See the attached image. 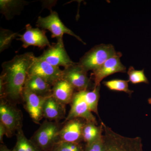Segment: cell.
Masks as SVG:
<instances>
[{
    "label": "cell",
    "mask_w": 151,
    "mask_h": 151,
    "mask_svg": "<svg viewBox=\"0 0 151 151\" xmlns=\"http://www.w3.org/2000/svg\"><path fill=\"white\" fill-rule=\"evenodd\" d=\"M36 57L32 52L15 55L3 63L0 76V96L13 103L22 100V92L29 70Z\"/></svg>",
    "instance_id": "obj_1"
},
{
    "label": "cell",
    "mask_w": 151,
    "mask_h": 151,
    "mask_svg": "<svg viewBox=\"0 0 151 151\" xmlns=\"http://www.w3.org/2000/svg\"><path fill=\"white\" fill-rule=\"evenodd\" d=\"M103 137L106 151H143L139 137H127L119 134L103 122Z\"/></svg>",
    "instance_id": "obj_2"
},
{
    "label": "cell",
    "mask_w": 151,
    "mask_h": 151,
    "mask_svg": "<svg viewBox=\"0 0 151 151\" xmlns=\"http://www.w3.org/2000/svg\"><path fill=\"white\" fill-rule=\"evenodd\" d=\"M62 124L59 122L45 120L30 139L42 151H51L58 142Z\"/></svg>",
    "instance_id": "obj_3"
},
{
    "label": "cell",
    "mask_w": 151,
    "mask_h": 151,
    "mask_svg": "<svg viewBox=\"0 0 151 151\" xmlns=\"http://www.w3.org/2000/svg\"><path fill=\"white\" fill-rule=\"evenodd\" d=\"M117 52L112 45L101 44L93 47L86 52L78 63L87 72L92 71Z\"/></svg>",
    "instance_id": "obj_4"
},
{
    "label": "cell",
    "mask_w": 151,
    "mask_h": 151,
    "mask_svg": "<svg viewBox=\"0 0 151 151\" xmlns=\"http://www.w3.org/2000/svg\"><path fill=\"white\" fill-rule=\"evenodd\" d=\"M22 114L12 102L1 98L0 122L6 129V137H12L15 132L22 127Z\"/></svg>",
    "instance_id": "obj_5"
},
{
    "label": "cell",
    "mask_w": 151,
    "mask_h": 151,
    "mask_svg": "<svg viewBox=\"0 0 151 151\" xmlns=\"http://www.w3.org/2000/svg\"><path fill=\"white\" fill-rule=\"evenodd\" d=\"M36 26L42 29H47L51 33L52 38H55L57 40L63 39L64 34L69 35L74 37L83 44L86 43L81 38L66 27L60 19L58 14L55 11L50 10V14L46 17H39L36 22Z\"/></svg>",
    "instance_id": "obj_6"
},
{
    "label": "cell",
    "mask_w": 151,
    "mask_h": 151,
    "mask_svg": "<svg viewBox=\"0 0 151 151\" xmlns=\"http://www.w3.org/2000/svg\"><path fill=\"white\" fill-rule=\"evenodd\" d=\"M39 58L56 67L66 68L74 63L65 50L63 39L57 40L44 51Z\"/></svg>",
    "instance_id": "obj_7"
},
{
    "label": "cell",
    "mask_w": 151,
    "mask_h": 151,
    "mask_svg": "<svg viewBox=\"0 0 151 151\" xmlns=\"http://www.w3.org/2000/svg\"><path fill=\"white\" fill-rule=\"evenodd\" d=\"M70 105V110L65 121L78 118L85 120L86 122L97 125L96 118L84 98L83 91L75 92Z\"/></svg>",
    "instance_id": "obj_8"
},
{
    "label": "cell",
    "mask_w": 151,
    "mask_h": 151,
    "mask_svg": "<svg viewBox=\"0 0 151 151\" xmlns=\"http://www.w3.org/2000/svg\"><path fill=\"white\" fill-rule=\"evenodd\" d=\"M122 55L121 52L109 58L99 68L92 71L91 78L94 81V87L100 86V83L104 78L114 73H126L127 68L122 64L121 58Z\"/></svg>",
    "instance_id": "obj_9"
},
{
    "label": "cell",
    "mask_w": 151,
    "mask_h": 151,
    "mask_svg": "<svg viewBox=\"0 0 151 151\" xmlns=\"http://www.w3.org/2000/svg\"><path fill=\"white\" fill-rule=\"evenodd\" d=\"M63 71L60 67L53 66L37 57L30 68L28 76H39L52 86L57 81L63 78Z\"/></svg>",
    "instance_id": "obj_10"
},
{
    "label": "cell",
    "mask_w": 151,
    "mask_h": 151,
    "mask_svg": "<svg viewBox=\"0 0 151 151\" xmlns=\"http://www.w3.org/2000/svg\"><path fill=\"white\" fill-rule=\"evenodd\" d=\"M63 78L70 83L76 91L88 90L91 86V78L86 71L78 63L64 68Z\"/></svg>",
    "instance_id": "obj_11"
},
{
    "label": "cell",
    "mask_w": 151,
    "mask_h": 151,
    "mask_svg": "<svg viewBox=\"0 0 151 151\" xmlns=\"http://www.w3.org/2000/svg\"><path fill=\"white\" fill-rule=\"evenodd\" d=\"M47 98L39 96L24 87L22 100L24 103V108L36 124H40V121L43 118V105Z\"/></svg>",
    "instance_id": "obj_12"
},
{
    "label": "cell",
    "mask_w": 151,
    "mask_h": 151,
    "mask_svg": "<svg viewBox=\"0 0 151 151\" xmlns=\"http://www.w3.org/2000/svg\"><path fill=\"white\" fill-rule=\"evenodd\" d=\"M86 123L85 120L78 118L64 121L60 131L58 142L82 143V131Z\"/></svg>",
    "instance_id": "obj_13"
},
{
    "label": "cell",
    "mask_w": 151,
    "mask_h": 151,
    "mask_svg": "<svg viewBox=\"0 0 151 151\" xmlns=\"http://www.w3.org/2000/svg\"><path fill=\"white\" fill-rule=\"evenodd\" d=\"M25 29V32L22 35H19V37L17 39L22 42L24 48L32 46L43 49L51 45L47 37L45 30L41 29L38 27H32L29 24L26 25Z\"/></svg>",
    "instance_id": "obj_14"
},
{
    "label": "cell",
    "mask_w": 151,
    "mask_h": 151,
    "mask_svg": "<svg viewBox=\"0 0 151 151\" xmlns=\"http://www.w3.org/2000/svg\"><path fill=\"white\" fill-rule=\"evenodd\" d=\"M65 106L52 96L47 97L43 105V118L51 122H59L66 118Z\"/></svg>",
    "instance_id": "obj_15"
},
{
    "label": "cell",
    "mask_w": 151,
    "mask_h": 151,
    "mask_svg": "<svg viewBox=\"0 0 151 151\" xmlns=\"http://www.w3.org/2000/svg\"><path fill=\"white\" fill-rule=\"evenodd\" d=\"M75 90L72 85L63 78L53 84L52 88V96L63 105L71 103Z\"/></svg>",
    "instance_id": "obj_16"
},
{
    "label": "cell",
    "mask_w": 151,
    "mask_h": 151,
    "mask_svg": "<svg viewBox=\"0 0 151 151\" xmlns=\"http://www.w3.org/2000/svg\"><path fill=\"white\" fill-rule=\"evenodd\" d=\"M24 87L41 97H48L52 96V85L37 76H28Z\"/></svg>",
    "instance_id": "obj_17"
},
{
    "label": "cell",
    "mask_w": 151,
    "mask_h": 151,
    "mask_svg": "<svg viewBox=\"0 0 151 151\" xmlns=\"http://www.w3.org/2000/svg\"><path fill=\"white\" fill-rule=\"evenodd\" d=\"M29 4L27 1L18 0H1V13L8 20L13 18L15 15L19 14L24 6Z\"/></svg>",
    "instance_id": "obj_18"
},
{
    "label": "cell",
    "mask_w": 151,
    "mask_h": 151,
    "mask_svg": "<svg viewBox=\"0 0 151 151\" xmlns=\"http://www.w3.org/2000/svg\"><path fill=\"white\" fill-rule=\"evenodd\" d=\"M93 123L86 122L83 127L82 138L85 144L94 142L103 133V125L101 123L100 126Z\"/></svg>",
    "instance_id": "obj_19"
},
{
    "label": "cell",
    "mask_w": 151,
    "mask_h": 151,
    "mask_svg": "<svg viewBox=\"0 0 151 151\" xmlns=\"http://www.w3.org/2000/svg\"><path fill=\"white\" fill-rule=\"evenodd\" d=\"M17 142L14 147L15 151H42L24 135L22 128L17 132Z\"/></svg>",
    "instance_id": "obj_20"
},
{
    "label": "cell",
    "mask_w": 151,
    "mask_h": 151,
    "mask_svg": "<svg viewBox=\"0 0 151 151\" xmlns=\"http://www.w3.org/2000/svg\"><path fill=\"white\" fill-rule=\"evenodd\" d=\"M129 82L128 80L115 79L103 81V84L110 90L124 92L129 95H131L134 91L129 88Z\"/></svg>",
    "instance_id": "obj_21"
},
{
    "label": "cell",
    "mask_w": 151,
    "mask_h": 151,
    "mask_svg": "<svg viewBox=\"0 0 151 151\" xmlns=\"http://www.w3.org/2000/svg\"><path fill=\"white\" fill-rule=\"evenodd\" d=\"M19 34L10 30L1 28L0 29V52H3L10 46L12 42Z\"/></svg>",
    "instance_id": "obj_22"
},
{
    "label": "cell",
    "mask_w": 151,
    "mask_h": 151,
    "mask_svg": "<svg viewBox=\"0 0 151 151\" xmlns=\"http://www.w3.org/2000/svg\"><path fill=\"white\" fill-rule=\"evenodd\" d=\"M129 77V82L133 84H138L140 83L149 84L148 79L146 77L144 69L137 70L133 66H130L127 71Z\"/></svg>",
    "instance_id": "obj_23"
},
{
    "label": "cell",
    "mask_w": 151,
    "mask_h": 151,
    "mask_svg": "<svg viewBox=\"0 0 151 151\" xmlns=\"http://www.w3.org/2000/svg\"><path fill=\"white\" fill-rule=\"evenodd\" d=\"M85 145L82 143H72L58 142L56 143L51 151H84Z\"/></svg>",
    "instance_id": "obj_24"
},
{
    "label": "cell",
    "mask_w": 151,
    "mask_h": 151,
    "mask_svg": "<svg viewBox=\"0 0 151 151\" xmlns=\"http://www.w3.org/2000/svg\"><path fill=\"white\" fill-rule=\"evenodd\" d=\"M84 151H106L103 132V134L94 142L89 144H85Z\"/></svg>",
    "instance_id": "obj_25"
},
{
    "label": "cell",
    "mask_w": 151,
    "mask_h": 151,
    "mask_svg": "<svg viewBox=\"0 0 151 151\" xmlns=\"http://www.w3.org/2000/svg\"><path fill=\"white\" fill-rule=\"evenodd\" d=\"M7 134V132L5 127L1 122H0V142L1 144H3V137L4 135L6 136Z\"/></svg>",
    "instance_id": "obj_26"
},
{
    "label": "cell",
    "mask_w": 151,
    "mask_h": 151,
    "mask_svg": "<svg viewBox=\"0 0 151 151\" xmlns=\"http://www.w3.org/2000/svg\"><path fill=\"white\" fill-rule=\"evenodd\" d=\"M0 151H15L14 149L10 150L7 147V146L4 144H1L0 146Z\"/></svg>",
    "instance_id": "obj_27"
},
{
    "label": "cell",
    "mask_w": 151,
    "mask_h": 151,
    "mask_svg": "<svg viewBox=\"0 0 151 151\" xmlns=\"http://www.w3.org/2000/svg\"><path fill=\"white\" fill-rule=\"evenodd\" d=\"M148 103H149V104H150V105H151V97L148 99Z\"/></svg>",
    "instance_id": "obj_28"
}]
</instances>
